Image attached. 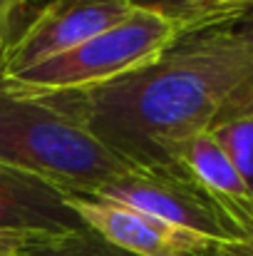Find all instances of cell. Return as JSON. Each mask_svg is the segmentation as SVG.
<instances>
[{"instance_id": "obj_1", "label": "cell", "mask_w": 253, "mask_h": 256, "mask_svg": "<svg viewBox=\"0 0 253 256\" xmlns=\"http://www.w3.org/2000/svg\"><path fill=\"white\" fill-rule=\"evenodd\" d=\"M249 78L253 32L211 30L176 40L149 65L107 85L42 100L132 167H174L179 147L209 132L229 94Z\"/></svg>"}, {"instance_id": "obj_2", "label": "cell", "mask_w": 253, "mask_h": 256, "mask_svg": "<svg viewBox=\"0 0 253 256\" xmlns=\"http://www.w3.org/2000/svg\"><path fill=\"white\" fill-rule=\"evenodd\" d=\"M0 164L75 196H92L132 170L127 160L47 100L5 87H0Z\"/></svg>"}, {"instance_id": "obj_3", "label": "cell", "mask_w": 253, "mask_h": 256, "mask_svg": "<svg viewBox=\"0 0 253 256\" xmlns=\"http://www.w3.org/2000/svg\"><path fill=\"white\" fill-rule=\"evenodd\" d=\"M176 40L167 15L137 0V8L109 30L30 70L0 78V87L30 97L92 90L149 65Z\"/></svg>"}, {"instance_id": "obj_4", "label": "cell", "mask_w": 253, "mask_h": 256, "mask_svg": "<svg viewBox=\"0 0 253 256\" xmlns=\"http://www.w3.org/2000/svg\"><path fill=\"white\" fill-rule=\"evenodd\" d=\"M92 196L127 204L211 242H236V234L224 214L211 204V199L181 164L132 167Z\"/></svg>"}, {"instance_id": "obj_5", "label": "cell", "mask_w": 253, "mask_h": 256, "mask_svg": "<svg viewBox=\"0 0 253 256\" xmlns=\"http://www.w3.org/2000/svg\"><path fill=\"white\" fill-rule=\"evenodd\" d=\"M137 8V0H45L35 18L20 28L5 55V72L30 70L109 30Z\"/></svg>"}, {"instance_id": "obj_6", "label": "cell", "mask_w": 253, "mask_h": 256, "mask_svg": "<svg viewBox=\"0 0 253 256\" xmlns=\"http://www.w3.org/2000/svg\"><path fill=\"white\" fill-rule=\"evenodd\" d=\"M67 204L82 219L84 226L94 229L99 236L134 256H209L219 244L102 196L67 194Z\"/></svg>"}, {"instance_id": "obj_7", "label": "cell", "mask_w": 253, "mask_h": 256, "mask_svg": "<svg viewBox=\"0 0 253 256\" xmlns=\"http://www.w3.org/2000/svg\"><path fill=\"white\" fill-rule=\"evenodd\" d=\"M176 164H181L191 174L199 189L224 214L236 239H251L253 192L231 164V160L226 157V152L211 134V130L186 140L176 152Z\"/></svg>"}, {"instance_id": "obj_8", "label": "cell", "mask_w": 253, "mask_h": 256, "mask_svg": "<svg viewBox=\"0 0 253 256\" xmlns=\"http://www.w3.org/2000/svg\"><path fill=\"white\" fill-rule=\"evenodd\" d=\"M82 226V219L70 209L65 192L37 176L0 164V229L65 236Z\"/></svg>"}, {"instance_id": "obj_9", "label": "cell", "mask_w": 253, "mask_h": 256, "mask_svg": "<svg viewBox=\"0 0 253 256\" xmlns=\"http://www.w3.org/2000/svg\"><path fill=\"white\" fill-rule=\"evenodd\" d=\"M174 22L176 38L211 30H231V25L253 18V0H189L164 12Z\"/></svg>"}, {"instance_id": "obj_10", "label": "cell", "mask_w": 253, "mask_h": 256, "mask_svg": "<svg viewBox=\"0 0 253 256\" xmlns=\"http://www.w3.org/2000/svg\"><path fill=\"white\" fill-rule=\"evenodd\" d=\"M211 134L216 137V142L231 160V164L253 192V117H241V120L216 124L211 127Z\"/></svg>"}, {"instance_id": "obj_11", "label": "cell", "mask_w": 253, "mask_h": 256, "mask_svg": "<svg viewBox=\"0 0 253 256\" xmlns=\"http://www.w3.org/2000/svg\"><path fill=\"white\" fill-rule=\"evenodd\" d=\"M25 256H134V254L114 246L112 242L99 236L94 229L82 226L80 232H72V234H65V236H52L50 242L35 246Z\"/></svg>"}, {"instance_id": "obj_12", "label": "cell", "mask_w": 253, "mask_h": 256, "mask_svg": "<svg viewBox=\"0 0 253 256\" xmlns=\"http://www.w3.org/2000/svg\"><path fill=\"white\" fill-rule=\"evenodd\" d=\"M50 234L40 232H20V229H0V256H25L35 246L50 242Z\"/></svg>"}, {"instance_id": "obj_13", "label": "cell", "mask_w": 253, "mask_h": 256, "mask_svg": "<svg viewBox=\"0 0 253 256\" xmlns=\"http://www.w3.org/2000/svg\"><path fill=\"white\" fill-rule=\"evenodd\" d=\"M241 117H253V78H249L244 85H239L229 94V100L224 102L214 127L231 122V120H241Z\"/></svg>"}, {"instance_id": "obj_14", "label": "cell", "mask_w": 253, "mask_h": 256, "mask_svg": "<svg viewBox=\"0 0 253 256\" xmlns=\"http://www.w3.org/2000/svg\"><path fill=\"white\" fill-rule=\"evenodd\" d=\"M25 2L22 0H0V42H10L15 30H12V22H15V15L17 10H22Z\"/></svg>"}, {"instance_id": "obj_15", "label": "cell", "mask_w": 253, "mask_h": 256, "mask_svg": "<svg viewBox=\"0 0 253 256\" xmlns=\"http://www.w3.org/2000/svg\"><path fill=\"white\" fill-rule=\"evenodd\" d=\"M209 256H253V236L236 242H219Z\"/></svg>"}, {"instance_id": "obj_16", "label": "cell", "mask_w": 253, "mask_h": 256, "mask_svg": "<svg viewBox=\"0 0 253 256\" xmlns=\"http://www.w3.org/2000/svg\"><path fill=\"white\" fill-rule=\"evenodd\" d=\"M142 2H147V5H152V8L162 10V12H169V10H174V8H179V5L189 2V0H142Z\"/></svg>"}, {"instance_id": "obj_17", "label": "cell", "mask_w": 253, "mask_h": 256, "mask_svg": "<svg viewBox=\"0 0 253 256\" xmlns=\"http://www.w3.org/2000/svg\"><path fill=\"white\" fill-rule=\"evenodd\" d=\"M7 45L10 42H0V78L5 72V55H7Z\"/></svg>"}, {"instance_id": "obj_18", "label": "cell", "mask_w": 253, "mask_h": 256, "mask_svg": "<svg viewBox=\"0 0 253 256\" xmlns=\"http://www.w3.org/2000/svg\"><path fill=\"white\" fill-rule=\"evenodd\" d=\"M22 2H25V5H27V2H32V0H22Z\"/></svg>"}, {"instance_id": "obj_19", "label": "cell", "mask_w": 253, "mask_h": 256, "mask_svg": "<svg viewBox=\"0 0 253 256\" xmlns=\"http://www.w3.org/2000/svg\"><path fill=\"white\" fill-rule=\"evenodd\" d=\"M251 32H253V30H251Z\"/></svg>"}]
</instances>
